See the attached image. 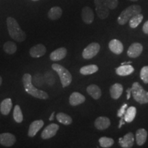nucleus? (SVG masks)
<instances>
[{
  "instance_id": "f257e3e1",
  "label": "nucleus",
  "mask_w": 148,
  "mask_h": 148,
  "mask_svg": "<svg viewBox=\"0 0 148 148\" xmlns=\"http://www.w3.org/2000/svg\"><path fill=\"white\" fill-rule=\"evenodd\" d=\"M32 77L29 73H25L23 75L22 81L25 90L29 95L33 97L38 98L40 99H47L49 97V95L47 92L43 90H39L36 88L32 84Z\"/></svg>"
},
{
  "instance_id": "f03ea898",
  "label": "nucleus",
  "mask_w": 148,
  "mask_h": 148,
  "mask_svg": "<svg viewBox=\"0 0 148 148\" xmlns=\"http://www.w3.org/2000/svg\"><path fill=\"white\" fill-rule=\"evenodd\" d=\"M9 35L12 39L18 42H23L26 38V34L22 30L19 25L12 17H8L6 20Z\"/></svg>"
},
{
  "instance_id": "7ed1b4c3",
  "label": "nucleus",
  "mask_w": 148,
  "mask_h": 148,
  "mask_svg": "<svg viewBox=\"0 0 148 148\" xmlns=\"http://www.w3.org/2000/svg\"><path fill=\"white\" fill-rule=\"evenodd\" d=\"M141 7L139 5H131L123 10L119 14L117 18V22L119 25H125L133 16L141 12Z\"/></svg>"
},
{
  "instance_id": "20e7f679",
  "label": "nucleus",
  "mask_w": 148,
  "mask_h": 148,
  "mask_svg": "<svg viewBox=\"0 0 148 148\" xmlns=\"http://www.w3.org/2000/svg\"><path fill=\"white\" fill-rule=\"evenodd\" d=\"M132 94L134 100L140 104L148 103V92L143 89L141 85L137 82L133 83L132 86Z\"/></svg>"
},
{
  "instance_id": "39448f33",
  "label": "nucleus",
  "mask_w": 148,
  "mask_h": 148,
  "mask_svg": "<svg viewBox=\"0 0 148 148\" xmlns=\"http://www.w3.org/2000/svg\"><path fill=\"white\" fill-rule=\"evenodd\" d=\"M51 66H52V69L58 74L62 87L65 88L69 86L72 81V75L71 73L60 64L54 63Z\"/></svg>"
},
{
  "instance_id": "423d86ee",
  "label": "nucleus",
  "mask_w": 148,
  "mask_h": 148,
  "mask_svg": "<svg viewBox=\"0 0 148 148\" xmlns=\"http://www.w3.org/2000/svg\"><path fill=\"white\" fill-rule=\"evenodd\" d=\"M95 5V10L97 16L101 19H105L109 15L108 7L107 6L105 0H94Z\"/></svg>"
},
{
  "instance_id": "0eeeda50",
  "label": "nucleus",
  "mask_w": 148,
  "mask_h": 148,
  "mask_svg": "<svg viewBox=\"0 0 148 148\" xmlns=\"http://www.w3.org/2000/svg\"><path fill=\"white\" fill-rule=\"evenodd\" d=\"M100 50V45L97 42H91L82 51V57L84 59H90L95 57Z\"/></svg>"
},
{
  "instance_id": "6e6552de",
  "label": "nucleus",
  "mask_w": 148,
  "mask_h": 148,
  "mask_svg": "<svg viewBox=\"0 0 148 148\" xmlns=\"http://www.w3.org/2000/svg\"><path fill=\"white\" fill-rule=\"evenodd\" d=\"M58 129V125L56 124V123H51L43 130L41 133V138L42 139H49V138L53 137L56 134Z\"/></svg>"
},
{
  "instance_id": "1a4fd4ad",
  "label": "nucleus",
  "mask_w": 148,
  "mask_h": 148,
  "mask_svg": "<svg viewBox=\"0 0 148 148\" xmlns=\"http://www.w3.org/2000/svg\"><path fill=\"white\" fill-rule=\"evenodd\" d=\"M143 45L138 42H134L127 49V56L130 58H137L143 52Z\"/></svg>"
},
{
  "instance_id": "9d476101",
  "label": "nucleus",
  "mask_w": 148,
  "mask_h": 148,
  "mask_svg": "<svg viewBox=\"0 0 148 148\" xmlns=\"http://www.w3.org/2000/svg\"><path fill=\"white\" fill-rule=\"evenodd\" d=\"M16 137L11 133L0 134V144L5 147H11L15 143Z\"/></svg>"
},
{
  "instance_id": "9b49d317",
  "label": "nucleus",
  "mask_w": 148,
  "mask_h": 148,
  "mask_svg": "<svg viewBox=\"0 0 148 148\" xmlns=\"http://www.w3.org/2000/svg\"><path fill=\"white\" fill-rule=\"evenodd\" d=\"M134 134L132 132H128L119 139V143L123 148H130L134 145Z\"/></svg>"
},
{
  "instance_id": "f8f14e48",
  "label": "nucleus",
  "mask_w": 148,
  "mask_h": 148,
  "mask_svg": "<svg viewBox=\"0 0 148 148\" xmlns=\"http://www.w3.org/2000/svg\"><path fill=\"white\" fill-rule=\"evenodd\" d=\"M46 47L42 44H38L34 45L29 49V55L32 58H40L45 54Z\"/></svg>"
},
{
  "instance_id": "ddd939ff",
  "label": "nucleus",
  "mask_w": 148,
  "mask_h": 148,
  "mask_svg": "<svg viewBox=\"0 0 148 148\" xmlns=\"http://www.w3.org/2000/svg\"><path fill=\"white\" fill-rule=\"evenodd\" d=\"M82 18L83 21L86 24L92 23L94 21V13L93 11L90 7L85 6L82 10Z\"/></svg>"
},
{
  "instance_id": "4468645a",
  "label": "nucleus",
  "mask_w": 148,
  "mask_h": 148,
  "mask_svg": "<svg viewBox=\"0 0 148 148\" xmlns=\"http://www.w3.org/2000/svg\"><path fill=\"white\" fill-rule=\"evenodd\" d=\"M95 127L99 130H106L110 125V120L106 116H99L94 123Z\"/></svg>"
},
{
  "instance_id": "2eb2a0df",
  "label": "nucleus",
  "mask_w": 148,
  "mask_h": 148,
  "mask_svg": "<svg viewBox=\"0 0 148 148\" xmlns=\"http://www.w3.org/2000/svg\"><path fill=\"white\" fill-rule=\"evenodd\" d=\"M110 50L115 54H121L123 51V45L120 40L117 39L111 40L108 44Z\"/></svg>"
},
{
  "instance_id": "dca6fc26",
  "label": "nucleus",
  "mask_w": 148,
  "mask_h": 148,
  "mask_svg": "<svg viewBox=\"0 0 148 148\" xmlns=\"http://www.w3.org/2000/svg\"><path fill=\"white\" fill-rule=\"evenodd\" d=\"M44 125V122L42 120H36L31 123L29 127L28 136L29 137H34L38 131L42 128Z\"/></svg>"
},
{
  "instance_id": "f3484780",
  "label": "nucleus",
  "mask_w": 148,
  "mask_h": 148,
  "mask_svg": "<svg viewBox=\"0 0 148 148\" xmlns=\"http://www.w3.org/2000/svg\"><path fill=\"white\" fill-rule=\"evenodd\" d=\"M86 98L78 92H73L69 97V103L72 106H76L84 103Z\"/></svg>"
},
{
  "instance_id": "a211bd4d",
  "label": "nucleus",
  "mask_w": 148,
  "mask_h": 148,
  "mask_svg": "<svg viewBox=\"0 0 148 148\" xmlns=\"http://www.w3.org/2000/svg\"><path fill=\"white\" fill-rule=\"evenodd\" d=\"M66 53H67V50L66 48L60 47L52 51L49 56V58L52 61H59L65 58Z\"/></svg>"
},
{
  "instance_id": "6ab92c4d",
  "label": "nucleus",
  "mask_w": 148,
  "mask_h": 148,
  "mask_svg": "<svg viewBox=\"0 0 148 148\" xmlns=\"http://www.w3.org/2000/svg\"><path fill=\"white\" fill-rule=\"evenodd\" d=\"M123 86L119 83H115L110 88V94L111 97L114 99H117L123 93Z\"/></svg>"
},
{
  "instance_id": "aec40b11",
  "label": "nucleus",
  "mask_w": 148,
  "mask_h": 148,
  "mask_svg": "<svg viewBox=\"0 0 148 148\" xmlns=\"http://www.w3.org/2000/svg\"><path fill=\"white\" fill-rule=\"evenodd\" d=\"M134 71V67L130 64H121L116 69V73L121 76H126L132 73Z\"/></svg>"
},
{
  "instance_id": "412c9836",
  "label": "nucleus",
  "mask_w": 148,
  "mask_h": 148,
  "mask_svg": "<svg viewBox=\"0 0 148 148\" xmlns=\"http://www.w3.org/2000/svg\"><path fill=\"white\" fill-rule=\"evenodd\" d=\"M86 91L94 99H99L101 96V90L97 85H89L86 88Z\"/></svg>"
},
{
  "instance_id": "4be33fe9",
  "label": "nucleus",
  "mask_w": 148,
  "mask_h": 148,
  "mask_svg": "<svg viewBox=\"0 0 148 148\" xmlns=\"http://www.w3.org/2000/svg\"><path fill=\"white\" fill-rule=\"evenodd\" d=\"M12 107V100L10 98H7L1 101L0 104V111L3 115H8Z\"/></svg>"
},
{
  "instance_id": "5701e85b",
  "label": "nucleus",
  "mask_w": 148,
  "mask_h": 148,
  "mask_svg": "<svg viewBox=\"0 0 148 148\" xmlns=\"http://www.w3.org/2000/svg\"><path fill=\"white\" fill-rule=\"evenodd\" d=\"M147 138V132L143 128L137 130L136 132V140L138 145L141 146L146 142Z\"/></svg>"
},
{
  "instance_id": "b1692460",
  "label": "nucleus",
  "mask_w": 148,
  "mask_h": 148,
  "mask_svg": "<svg viewBox=\"0 0 148 148\" xmlns=\"http://www.w3.org/2000/svg\"><path fill=\"white\" fill-rule=\"evenodd\" d=\"M62 10L60 7L54 6L52 7L48 12V17L51 20H57L60 18L62 16Z\"/></svg>"
},
{
  "instance_id": "393cba45",
  "label": "nucleus",
  "mask_w": 148,
  "mask_h": 148,
  "mask_svg": "<svg viewBox=\"0 0 148 148\" xmlns=\"http://www.w3.org/2000/svg\"><path fill=\"white\" fill-rule=\"evenodd\" d=\"M136 114V108L134 106H130L126 109L124 114V120L126 123H131L134 119Z\"/></svg>"
},
{
  "instance_id": "a878e982",
  "label": "nucleus",
  "mask_w": 148,
  "mask_h": 148,
  "mask_svg": "<svg viewBox=\"0 0 148 148\" xmlns=\"http://www.w3.org/2000/svg\"><path fill=\"white\" fill-rule=\"evenodd\" d=\"M99 69L98 66L96 64H89V65L84 66L79 69V72L82 75H90L96 73Z\"/></svg>"
},
{
  "instance_id": "bb28decb",
  "label": "nucleus",
  "mask_w": 148,
  "mask_h": 148,
  "mask_svg": "<svg viewBox=\"0 0 148 148\" xmlns=\"http://www.w3.org/2000/svg\"><path fill=\"white\" fill-rule=\"evenodd\" d=\"M56 119L62 124L68 125L72 123V118L64 112H59L56 114Z\"/></svg>"
},
{
  "instance_id": "cd10ccee",
  "label": "nucleus",
  "mask_w": 148,
  "mask_h": 148,
  "mask_svg": "<svg viewBox=\"0 0 148 148\" xmlns=\"http://www.w3.org/2000/svg\"><path fill=\"white\" fill-rule=\"evenodd\" d=\"M143 19V15L142 14L138 13L136 15L133 16L129 20V25L131 28H136L138 26V25L141 23Z\"/></svg>"
},
{
  "instance_id": "c85d7f7f",
  "label": "nucleus",
  "mask_w": 148,
  "mask_h": 148,
  "mask_svg": "<svg viewBox=\"0 0 148 148\" xmlns=\"http://www.w3.org/2000/svg\"><path fill=\"white\" fill-rule=\"evenodd\" d=\"M3 50L8 54H13L16 51L17 47L14 42L7 41L3 45Z\"/></svg>"
},
{
  "instance_id": "c756f323",
  "label": "nucleus",
  "mask_w": 148,
  "mask_h": 148,
  "mask_svg": "<svg viewBox=\"0 0 148 148\" xmlns=\"http://www.w3.org/2000/svg\"><path fill=\"white\" fill-rule=\"evenodd\" d=\"M13 117L14 121H15L16 123H20L23 121V114H22V111L21 110V108L18 105H16L14 106V112H13Z\"/></svg>"
},
{
  "instance_id": "7c9ffc66",
  "label": "nucleus",
  "mask_w": 148,
  "mask_h": 148,
  "mask_svg": "<svg viewBox=\"0 0 148 148\" xmlns=\"http://www.w3.org/2000/svg\"><path fill=\"white\" fill-rule=\"evenodd\" d=\"M99 143L100 144V146L101 147L104 148H108L112 147V145L114 144V140L112 138L106 137H101L99 139Z\"/></svg>"
},
{
  "instance_id": "2f4dec72",
  "label": "nucleus",
  "mask_w": 148,
  "mask_h": 148,
  "mask_svg": "<svg viewBox=\"0 0 148 148\" xmlns=\"http://www.w3.org/2000/svg\"><path fill=\"white\" fill-rule=\"evenodd\" d=\"M140 77L145 84H148V66L142 68L140 72Z\"/></svg>"
},
{
  "instance_id": "473e14b6",
  "label": "nucleus",
  "mask_w": 148,
  "mask_h": 148,
  "mask_svg": "<svg viewBox=\"0 0 148 148\" xmlns=\"http://www.w3.org/2000/svg\"><path fill=\"white\" fill-rule=\"evenodd\" d=\"M107 6L110 10H113L117 7L119 4V0H105Z\"/></svg>"
},
{
  "instance_id": "72a5a7b5",
  "label": "nucleus",
  "mask_w": 148,
  "mask_h": 148,
  "mask_svg": "<svg viewBox=\"0 0 148 148\" xmlns=\"http://www.w3.org/2000/svg\"><path fill=\"white\" fill-rule=\"evenodd\" d=\"M127 107V103H124V104H123V106H122L121 108L119 109V110H118L117 116H119V117H121V116H123V115H124L125 111H126Z\"/></svg>"
},
{
  "instance_id": "f704fd0d",
  "label": "nucleus",
  "mask_w": 148,
  "mask_h": 148,
  "mask_svg": "<svg viewBox=\"0 0 148 148\" xmlns=\"http://www.w3.org/2000/svg\"><path fill=\"white\" fill-rule=\"evenodd\" d=\"M49 74H50V71L49 72H47V73H46V75H45V80H46V82H47V84H53V83L55 82V79H54V77H53V75H52V73H51V77H52V78H51V79H48L49 78H48V76H49ZM49 79H51L50 77H49Z\"/></svg>"
},
{
  "instance_id": "c9c22d12",
  "label": "nucleus",
  "mask_w": 148,
  "mask_h": 148,
  "mask_svg": "<svg viewBox=\"0 0 148 148\" xmlns=\"http://www.w3.org/2000/svg\"><path fill=\"white\" fill-rule=\"evenodd\" d=\"M143 31L146 34H148V21H147L144 23L143 26Z\"/></svg>"
},
{
  "instance_id": "e433bc0d",
  "label": "nucleus",
  "mask_w": 148,
  "mask_h": 148,
  "mask_svg": "<svg viewBox=\"0 0 148 148\" xmlns=\"http://www.w3.org/2000/svg\"><path fill=\"white\" fill-rule=\"evenodd\" d=\"M126 92H127V99H129L130 97L131 93H132V88H127Z\"/></svg>"
},
{
  "instance_id": "4c0bfd02",
  "label": "nucleus",
  "mask_w": 148,
  "mask_h": 148,
  "mask_svg": "<svg viewBox=\"0 0 148 148\" xmlns=\"http://www.w3.org/2000/svg\"><path fill=\"white\" fill-rule=\"evenodd\" d=\"M125 120H124V117H123V116H121V120H120L119 121V128H121L122 125L123 124H125Z\"/></svg>"
},
{
  "instance_id": "58836bf2",
  "label": "nucleus",
  "mask_w": 148,
  "mask_h": 148,
  "mask_svg": "<svg viewBox=\"0 0 148 148\" xmlns=\"http://www.w3.org/2000/svg\"><path fill=\"white\" fill-rule=\"evenodd\" d=\"M54 114H55V112H54L51 113V116H50V118H49V121H52V120L53 119V116H54Z\"/></svg>"
},
{
  "instance_id": "ea45409f",
  "label": "nucleus",
  "mask_w": 148,
  "mask_h": 148,
  "mask_svg": "<svg viewBox=\"0 0 148 148\" xmlns=\"http://www.w3.org/2000/svg\"><path fill=\"white\" fill-rule=\"evenodd\" d=\"M1 83H2V78H1V77L0 76V86L1 85Z\"/></svg>"
},
{
  "instance_id": "a19ab883",
  "label": "nucleus",
  "mask_w": 148,
  "mask_h": 148,
  "mask_svg": "<svg viewBox=\"0 0 148 148\" xmlns=\"http://www.w3.org/2000/svg\"><path fill=\"white\" fill-rule=\"evenodd\" d=\"M130 1H137L138 0H130Z\"/></svg>"
},
{
  "instance_id": "79ce46f5",
  "label": "nucleus",
  "mask_w": 148,
  "mask_h": 148,
  "mask_svg": "<svg viewBox=\"0 0 148 148\" xmlns=\"http://www.w3.org/2000/svg\"><path fill=\"white\" fill-rule=\"evenodd\" d=\"M33 1H38V0H32Z\"/></svg>"
}]
</instances>
